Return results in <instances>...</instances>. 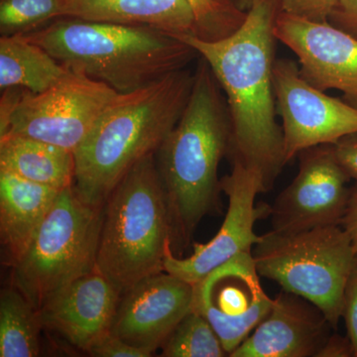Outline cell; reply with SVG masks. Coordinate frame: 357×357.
<instances>
[{"label": "cell", "instance_id": "cell-14", "mask_svg": "<svg viewBox=\"0 0 357 357\" xmlns=\"http://www.w3.org/2000/svg\"><path fill=\"white\" fill-rule=\"evenodd\" d=\"M194 285L163 271L122 293L112 333L153 354L192 309Z\"/></svg>", "mask_w": 357, "mask_h": 357}, {"label": "cell", "instance_id": "cell-13", "mask_svg": "<svg viewBox=\"0 0 357 357\" xmlns=\"http://www.w3.org/2000/svg\"><path fill=\"white\" fill-rule=\"evenodd\" d=\"M277 41L297 56L303 79L319 91L337 89L357 107V39L330 22L277 14Z\"/></svg>", "mask_w": 357, "mask_h": 357}, {"label": "cell", "instance_id": "cell-29", "mask_svg": "<svg viewBox=\"0 0 357 357\" xmlns=\"http://www.w3.org/2000/svg\"><path fill=\"white\" fill-rule=\"evenodd\" d=\"M333 146L338 163L351 180L356 181L357 188V132L344 136Z\"/></svg>", "mask_w": 357, "mask_h": 357}, {"label": "cell", "instance_id": "cell-17", "mask_svg": "<svg viewBox=\"0 0 357 357\" xmlns=\"http://www.w3.org/2000/svg\"><path fill=\"white\" fill-rule=\"evenodd\" d=\"M60 192L0 169V234L11 265L24 252Z\"/></svg>", "mask_w": 357, "mask_h": 357}, {"label": "cell", "instance_id": "cell-28", "mask_svg": "<svg viewBox=\"0 0 357 357\" xmlns=\"http://www.w3.org/2000/svg\"><path fill=\"white\" fill-rule=\"evenodd\" d=\"M328 22L357 39V0H337Z\"/></svg>", "mask_w": 357, "mask_h": 357}, {"label": "cell", "instance_id": "cell-27", "mask_svg": "<svg viewBox=\"0 0 357 357\" xmlns=\"http://www.w3.org/2000/svg\"><path fill=\"white\" fill-rule=\"evenodd\" d=\"M342 318L344 319L347 337L351 340L354 357H357V264L345 286Z\"/></svg>", "mask_w": 357, "mask_h": 357}, {"label": "cell", "instance_id": "cell-32", "mask_svg": "<svg viewBox=\"0 0 357 357\" xmlns=\"http://www.w3.org/2000/svg\"><path fill=\"white\" fill-rule=\"evenodd\" d=\"M222 2H227V3H232L231 0H220Z\"/></svg>", "mask_w": 357, "mask_h": 357}, {"label": "cell", "instance_id": "cell-18", "mask_svg": "<svg viewBox=\"0 0 357 357\" xmlns=\"http://www.w3.org/2000/svg\"><path fill=\"white\" fill-rule=\"evenodd\" d=\"M62 17L144 26L173 36L196 35L187 0H66Z\"/></svg>", "mask_w": 357, "mask_h": 357}, {"label": "cell", "instance_id": "cell-24", "mask_svg": "<svg viewBox=\"0 0 357 357\" xmlns=\"http://www.w3.org/2000/svg\"><path fill=\"white\" fill-rule=\"evenodd\" d=\"M196 22V35L204 41L227 38L243 25L248 13L220 0H187Z\"/></svg>", "mask_w": 357, "mask_h": 357}, {"label": "cell", "instance_id": "cell-10", "mask_svg": "<svg viewBox=\"0 0 357 357\" xmlns=\"http://www.w3.org/2000/svg\"><path fill=\"white\" fill-rule=\"evenodd\" d=\"M273 86L283 121L286 164L307 148L333 145L357 132V107L307 83L294 61L275 60Z\"/></svg>", "mask_w": 357, "mask_h": 357}, {"label": "cell", "instance_id": "cell-31", "mask_svg": "<svg viewBox=\"0 0 357 357\" xmlns=\"http://www.w3.org/2000/svg\"><path fill=\"white\" fill-rule=\"evenodd\" d=\"M342 227L349 234L351 238L352 246H354V252L357 257V188H352L351 199H349V206H347V213H345L344 220H342Z\"/></svg>", "mask_w": 357, "mask_h": 357}, {"label": "cell", "instance_id": "cell-11", "mask_svg": "<svg viewBox=\"0 0 357 357\" xmlns=\"http://www.w3.org/2000/svg\"><path fill=\"white\" fill-rule=\"evenodd\" d=\"M299 172L271 206L272 230L284 234L342 225L352 188L333 145L300 152Z\"/></svg>", "mask_w": 357, "mask_h": 357}, {"label": "cell", "instance_id": "cell-12", "mask_svg": "<svg viewBox=\"0 0 357 357\" xmlns=\"http://www.w3.org/2000/svg\"><path fill=\"white\" fill-rule=\"evenodd\" d=\"M252 252L241 253L194 285L192 310L208 319L227 356L266 318L274 299L265 293Z\"/></svg>", "mask_w": 357, "mask_h": 357}, {"label": "cell", "instance_id": "cell-2", "mask_svg": "<svg viewBox=\"0 0 357 357\" xmlns=\"http://www.w3.org/2000/svg\"><path fill=\"white\" fill-rule=\"evenodd\" d=\"M194 76L176 70L110 103L74 152V188L84 203L102 208L124 176L157 153L182 116Z\"/></svg>", "mask_w": 357, "mask_h": 357}, {"label": "cell", "instance_id": "cell-5", "mask_svg": "<svg viewBox=\"0 0 357 357\" xmlns=\"http://www.w3.org/2000/svg\"><path fill=\"white\" fill-rule=\"evenodd\" d=\"M155 155L134 166L103 206L96 269L121 294L165 271L172 252V218Z\"/></svg>", "mask_w": 357, "mask_h": 357}, {"label": "cell", "instance_id": "cell-21", "mask_svg": "<svg viewBox=\"0 0 357 357\" xmlns=\"http://www.w3.org/2000/svg\"><path fill=\"white\" fill-rule=\"evenodd\" d=\"M43 330L38 310L11 286L0 296V357H35Z\"/></svg>", "mask_w": 357, "mask_h": 357}, {"label": "cell", "instance_id": "cell-25", "mask_svg": "<svg viewBox=\"0 0 357 357\" xmlns=\"http://www.w3.org/2000/svg\"><path fill=\"white\" fill-rule=\"evenodd\" d=\"M337 1V0H277V6L281 13L290 14L316 22H328V17Z\"/></svg>", "mask_w": 357, "mask_h": 357}, {"label": "cell", "instance_id": "cell-1", "mask_svg": "<svg viewBox=\"0 0 357 357\" xmlns=\"http://www.w3.org/2000/svg\"><path fill=\"white\" fill-rule=\"evenodd\" d=\"M274 0H253L243 25L218 41L177 35L210 66L225 95L231 121L232 160L261 174L266 192L286 165L283 129L276 121L273 86Z\"/></svg>", "mask_w": 357, "mask_h": 357}, {"label": "cell", "instance_id": "cell-7", "mask_svg": "<svg viewBox=\"0 0 357 357\" xmlns=\"http://www.w3.org/2000/svg\"><path fill=\"white\" fill-rule=\"evenodd\" d=\"M102 217L103 206L84 203L74 185L60 192L13 265V286L37 310L68 284L96 269Z\"/></svg>", "mask_w": 357, "mask_h": 357}, {"label": "cell", "instance_id": "cell-33", "mask_svg": "<svg viewBox=\"0 0 357 357\" xmlns=\"http://www.w3.org/2000/svg\"><path fill=\"white\" fill-rule=\"evenodd\" d=\"M248 1H249V3H250V6H251V4H252L253 0H248Z\"/></svg>", "mask_w": 357, "mask_h": 357}, {"label": "cell", "instance_id": "cell-19", "mask_svg": "<svg viewBox=\"0 0 357 357\" xmlns=\"http://www.w3.org/2000/svg\"><path fill=\"white\" fill-rule=\"evenodd\" d=\"M0 169L54 189L74 185V152L25 136H0Z\"/></svg>", "mask_w": 357, "mask_h": 357}, {"label": "cell", "instance_id": "cell-30", "mask_svg": "<svg viewBox=\"0 0 357 357\" xmlns=\"http://www.w3.org/2000/svg\"><path fill=\"white\" fill-rule=\"evenodd\" d=\"M354 356V349L349 337L333 335L328 337L318 357H351Z\"/></svg>", "mask_w": 357, "mask_h": 357}, {"label": "cell", "instance_id": "cell-6", "mask_svg": "<svg viewBox=\"0 0 357 357\" xmlns=\"http://www.w3.org/2000/svg\"><path fill=\"white\" fill-rule=\"evenodd\" d=\"M260 276L316 305L335 330L342 318L344 289L357 257L342 225L261 236L252 249Z\"/></svg>", "mask_w": 357, "mask_h": 357}, {"label": "cell", "instance_id": "cell-20", "mask_svg": "<svg viewBox=\"0 0 357 357\" xmlns=\"http://www.w3.org/2000/svg\"><path fill=\"white\" fill-rule=\"evenodd\" d=\"M73 72L24 35L0 36V89L20 88L33 93L47 89Z\"/></svg>", "mask_w": 357, "mask_h": 357}, {"label": "cell", "instance_id": "cell-26", "mask_svg": "<svg viewBox=\"0 0 357 357\" xmlns=\"http://www.w3.org/2000/svg\"><path fill=\"white\" fill-rule=\"evenodd\" d=\"M96 357H149L151 354L137 349L110 332L89 347L86 351Z\"/></svg>", "mask_w": 357, "mask_h": 357}, {"label": "cell", "instance_id": "cell-3", "mask_svg": "<svg viewBox=\"0 0 357 357\" xmlns=\"http://www.w3.org/2000/svg\"><path fill=\"white\" fill-rule=\"evenodd\" d=\"M231 121L213 70L199 57L182 116L155 155L172 218L174 241L189 243L201 220L218 206V170L229 153Z\"/></svg>", "mask_w": 357, "mask_h": 357}, {"label": "cell", "instance_id": "cell-16", "mask_svg": "<svg viewBox=\"0 0 357 357\" xmlns=\"http://www.w3.org/2000/svg\"><path fill=\"white\" fill-rule=\"evenodd\" d=\"M335 331L309 301L283 291L271 311L230 357H318Z\"/></svg>", "mask_w": 357, "mask_h": 357}, {"label": "cell", "instance_id": "cell-8", "mask_svg": "<svg viewBox=\"0 0 357 357\" xmlns=\"http://www.w3.org/2000/svg\"><path fill=\"white\" fill-rule=\"evenodd\" d=\"M1 91L0 136H25L73 152L119 95L75 73L43 93L20 88Z\"/></svg>", "mask_w": 357, "mask_h": 357}, {"label": "cell", "instance_id": "cell-23", "mask_svg": "<svg viewBox=\"0 0 357 357\" xmlns=\"http://www.w3.org/2000/svg\"><path fill=\"white\" fill-rule=\"evenodd\" d=\"M66 0H1L0 36L25 35L62 17Z\"/></svg>", "mask_w": 357, "mask_h": 357}, {"label": "cell", "instance_id": "cell-9", "mask_svg": "<svg viewBox=\"0 0 357 357\" xmlns=\"http://www.w3.org/2000/svg\"><path fill=\"white\" fill-rule=\"evenodd\" d=\"M220 189L229 198V208L217 236L208 243H195L188 257H177L172 251L166 258L165 271L192 285L241 253L252 252L261 239L255 223L271 215V206L255 204L257 195L266 192L256 169L232 160L231 172L220 180Z\"/></svg>", "mask_w": 357, "mask_h": 357}, {"label": "cell", "instance_id": "cell-15", "mask_svg": "<svg viewBox=\"0 0 357 357\" xmlns=\"http://www.w3.org/2000/svg\"><path fill=\"white\" fill-rule=\"evenodd\" d=\"M122 294L96 269L52 295L38 310L43 328L88 351L112 332Z\"/></svg>", "mask_w": 357, "mask_h": 357}, {"label": "cell", "instance_id": "cell-4", "mask_svg": "<svg viewBox=\"0 0 357 357\" xmlns=\"http://www.w3.org/2000/svg\"><path fill=\"white\" fill-rule=\"evenodd\" d=\"M24 36L70 72L117 93L144 88L199 57L173 35L144 26L62 17Z\"/></svg>", "mask_w": 357, "mask_h": 357}, {"label": "cell", "instance_id": "cell-22", "mask_svg": "<svg viewBox=\"0 0 357 357\" xmlns=\"http://www.w3.org/2000/svg\"><path fill=\"white\" fill-rule=\"evenodd\" d=\"M164 357H222L227 356L218 333L208 319L191 310L162 344Z\"/></svg>", "mask_w": 357, "mask_h": 357}]
</instances>
